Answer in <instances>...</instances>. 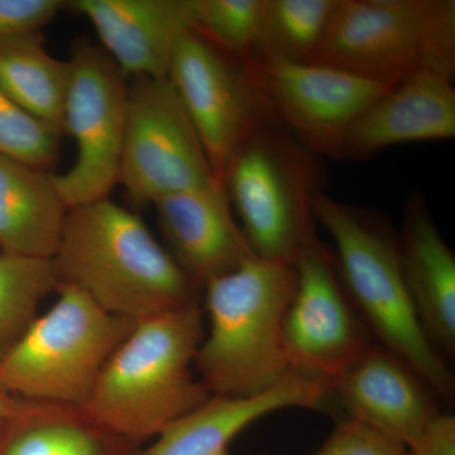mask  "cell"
I'll list each match as a JSON object with an SVG mask.
<instances>
[{"instance_id":"6da1fadb","label":"cell","mask_w":455,"mask_h":455,"mask_svg":"<svg viewBox=\"0 0 455 455\" xmlns=\"http://www.w3.org/2000/svg\"><path fill=\"white\" fill-rule=\"evenodd\" d=\"M52 262L60 283L133 322L199 304L203 291L145 221L110 199L70 209Z\"/></svg>"},{"instance_id":"7a4b0ae2","label":"cell","mask_w":455,"mask_h":455,"mask_svg":"<svg viewBox=\"0 0 455 455\" xmlns=\"http://www.w3.org/2000/svg\"><path fill=\"white\" fill-rule=\"evenodd\" d=\"M203 320L194 304L137 322L101 371L86 412L142 444L204 405L212 396L193 371Z\"/></svg>"},{"instance_id":"3957f363","label":"cell","mask_w":455,"mask_h":455,"mask_svg":"<svg viewBox=\"0 0 455 455\" xmlns=\"http://www.w3.org/2000/svg\"><path fill=\"white\" fill-rule=\"evenodd\" d=\"M295 289V266L257 256L204 286L209 333L196 368L212 397L257 396L292 373L283 324Z\"/></svg>"},{"instance_id":"277c9868","label":"cell","mask_w":455,"mask_h":455,"mask_svg":"<svg viewBox=\"0 0 455 455\" xmlns=\"http://www.w3.org/2000/svg\"><path fill=\"white\" fill-rule=\"evenodd\" d=\"M315 221L333 239L335 263L349 300L383 348L444 397L454 377L421 326L401 265L398 239L381 215L324 191L314 197Z\"/></svg>"},{"instance_id":"5b68a950","label":"cell","mask_w":455,"mask_h":455,"mask_svg":"<svg viewBox=\"0 0 455 455\" xmlns=\"http://www.w3.org/2000/svg\"><path fill=\"white\" fill-rule=\"evenodd\" d=\"M320 180L319 156L278 122L260 128L235 152L223 185L257 257L295 265L320 241L313 212Z\"/></svg>"},{"instance_id":"8992f818","label":"cell","mask_w":455,"mask_h":455,"mask_svg":"<svg viewBox=\"0 0 455 455\" xmlns=\"http://www.w3.org/2000/svg\"><path fill=\"white\" fill-rule=\"evenodd\" d=\"M59 299L0 359V382L23 400L85 406L101 371L137 322L60 283Z\"/></svg>"},{"instance_id":"52a82bcc","label":"cell","mask_w":455,"mask_h":455,"mask_svg":"<svg viewBox=\"0 0 455 455\" xmlns=\"http://www.w3.org/2000/svg\"><path fill=\"white\" fill-rule=\"evenodd\" d=\"M313 62L396 85L455 75L454 0H338Z\"/></svg>"},{"instance_id":"ba28073f","label":"cell","mask_w":455,"mask_h":455,"mask_svg":"<svg viewBox=\"0 0 455 455\" xmlns=\"http://www.w3.org/2000/svg\"><path fill=\"white\" fill-rule=\"evenodd\" d=\"M66 95L64 133L77 147V160L68 172L52 175L68 209L109 199L119 184L125 130L127 77L104 50L76 42Z\"/></svg>"},{"instance_id":"9c48e42d","label":"cell","mask_w":455,"mask_h":455,"mask_svg":"<svg viewBox=\"0 0 455 455\" xmlns=\"http://www.w3.org/2000/svg\"><path fill=\"white\" fill-rule=\"evenodd\" d=\"M196 128L214 178L256 132L277 122L245 60L227 55L187 31L167 74Z\"/></svg>"},{"instance_id":"30bf717a","label":"cell","mask_w":455,"mask_h":455,"mask_svg":"<svg viewBox=\"0 0 455 455\" xmlns=\"http://www.w3.org/2000/svg\"><path fill=\"white\" fill-rule=\"evenodd\" d=\"M214 181L196 128L169 80L136 77L128 94L119 184L134 203L154 204Z\"/></svg>"},{"instance_id":"8fae6325","label":"cell","mask_w":455,"mask_h":455,"mask_svg":"<svg viewBox=\"0 0 455 455\" xmlns=\"http://www.w3.org/2000/svg\"><path fill=\"white\" fill-rule=\"evenodd\" d=\"M245 61L276 121L319 157L340 160L350 127L394 86L315 62Z\"/></svg>"},{"instance_id":"7c38bea8","label":"cell","mask_w":455,"mask_h":455,"mask_svg":"<svg viewBox=\"0 0 455 455\" xmlns=\"http://www.w3.org/2000/svg\"><path fill=\"white\" fill-rule=\"evenodd\" d=\"M293 266L296 289L284 317V355L291 372L329 388L371 341L341 283L334 253L317 241Z\"/></svg>"},{"instance_id":"4fadbf2b","label":"cell","mask_w":455,"mask_h":455,"mask_svg":"<svg viewBox=\"0 0 455 455\" xmlns=\"http://www.w3.org/2000/svg\"><path fill=\"white\" fill-rule=\"evenodd\" d=\"M454 137V75L419 71L361 114L344 139L340 160H364L390 147Z\"/></svg>"},{"instance_id":"5bb4252c","label":"cell","mask_w":455,"mask_h":455,"mask_svg":"<svg viewBox=\"0 0 455 455\" xmlns=\"http://www.w3.org/2000/svg\"><path fill=\"white\" fill-rule=\"evenodd\" d=\"M154 204L170 253L200 289L256 256L220 182Z\"/></svg>"},{"instance_id":"9a60e30c","label":"cell","mask_w":455,"mask_h":455,"mask_svg":"<svg viewBox=\"0 0 455 455\" xmlns=\"http://www.w3.org/2000/svg\"><path fill=\"white\" fill-rule=\"evenodd\" d=\"M331 391L349 419L387 434L407 448L440 414L420 377L382 346L371 344L331 383Z\"/></svg>"},{"instance_id":"2e32d148","label":"cell","mask_w":455,"mask_h":455,"mask_svg":"<svg viewBox=\"0 0 455 455\" xmlns=\"http://www.w3.org/2000/svg\"><path fill=\"white\" fill-rule=\"evenodd\" d=\"M68 4L88 18L125 77L167 79L176 44L188 31L185 0H75Z\"/></svg>"},{"instance_id":"e0dca14e","label":"cell","mask_w":455,"mask_h":455,"mask_svg":"<svg viewBox=\"0 0 455 455\" xmlns=\"http://www.w3.org/2000/svg\"><path fill=\"white\" fill-rule=\"evenodd\" d=\"M328 397L322 382L292 372L276 387L253 397H211L156 436L142 455H221L232 440L263 416L290 407L320 409Z\"/></svg>"},{"instance_id":"ac0fdd59","label":"cell","mask_w":455,"mask_h":455,"mask_svg":"<svg viewBox=\"0 0 455 455\" xmlns=\"http://www.w3.org/2000/svg\"><path fill=\"white\" fill-rule=\"evenodd\" d=\"M401 265L421 326L440 355L455 352V256L420 193L407 199Z\"/></svg>"},{"instance_id":"d6986e66","label":"cell","mask_w":455,"mask_h":455,"mask_svg":"<svg viewBox=\"0 0 455 455\" xmlns=\"http://www.w3.org/2000/svg\"><path fill=\"white\" fill-rule=\"evenodd\" d=\"M84 407L17 398L0 427V455H142Z\"/></svg>"},{"instance_id":"ffe728a7","label":"cell","mask_w":455,"mask_h":455,"mask_svg":"<svg viewBox=\"0 0 455 455\" xmlns=\"http://www.w3.org/2000/svg\"><path fill=\"white\" fill-rule=\"evenodd\" d=\"M68 212L52 173L0 156V252L52 259Z\"/></svg>"},{"instance_id":"44dd1931","label":"cell","mask_w":455,"mask_h":455,"mask_svg":"<svg viewBox=\"0 0 455 455\" xmlns=\"http://www.w3.org/2000/svg\"><path fill=\"white\" fill-rule=\"evenodd\" d=\"M71 65L44 47L41 31L0 40V89L61 136Z\"/></svg>"},{"instance_id":"7402d4cb","label":"cell","mask_w":455,"mask_h":455,"mask_svg":"<svg viewBox=\"0 0 455 455\" xmlns=\"http://www.w3.org/2000/svg\"><path fill=\"white\" fill-rule=\"evenodd\" d=\"M337 4L338 0H265L253 57L313 62Z\"/></svg>"},{"instance_id":"603a6c76","label":"cell","mask_w":455,"mask_h":455,"mask_svg":"<svg viewBox=\"0 0 455 455\" xmlns=\"http://www.w3.org/2000/svg\"><path fill=\"white\" fill-rule=\"evenodd\" d=\"M52 259L0 252V359L37 317L41 301L59 289Z\"/></svg>"},{"instance_id":"cb8c5ba5","label":"cell","mask_w":455,"mask_h":455,"mask_svg":"<svg viewBox=\"0 0 455 455\" xmlns=\"http://www.w3.org/2000/svg\"><path fill=\"white\" fill-rule=\"evenodd\" d=\"M188 31L227 55H256L265 0H185Z\"/></svg>"},{"instance_id":"d4e9b609","label":"cell","mask_w":455,"mask_h":455,"mask_svg":"<svg viewBox=\"0 0 455 455\" xmlns=\"http://www.w3.org/2000/svg\"><path fill=\"white\" fill-rule=\"evenodd\" d=\"M60 137L0 89V156L47 171L59 158Z\"/></svg>"},{"instance_id":"484cf974","label":"cell","mask_w":455,"mask_h":455,"mask_svg":"<svg viewBox=\"0 0 455 455\" xmlns=\"http://www.w3.org/2000/svg\"><path fill=\"white\" fill-rule=\"evenodd\" d=\"M407 447L387 434L347 418L314 455H406Z\"/></svg>"},{"instance_id":"4316f807","label":"cell","mask_w":455,"mask_h":455,"mask_svg":"<svg viewBox=\"0 0 455 455\" xmlns=\"http://www.w3.org/2000/svg\"><path fill=\"white\" fill-rule=\"evenodd\" d=\"M65 4L59 0H0V40L41 31Z\"/></svg>"},{"instance_id":"83f0119b","label":"cell","mask_w":455,"mask_h":455,"mask_svg":"<svg viewBox=\"0 0 455 455\" xmlns=\"http://www.w3.org/2000/svg\"><path fill=\"white\" fill-rule=\"evenodd\" d=\"M406 455H455V419L449 414H439L431 421Z\"/></svg>"},{"instance_id":"f1b7e54d","label":"cell","mask_w":455,"mask_h":455,"mask_svg":"<svg viewBox=\"0 0 455 455\" xmlns=\"http://www.w3.org/2000/svg\"><path fill=\"white\" fill-rule=\"evenodd\" d=\"M17 397L12 396L0 382V427L16 405Z\"/></svg>"},{"instance_id":"f546056e","label":"cell","mask_w":455,"mask_h":455,"mask_svg":"<svg viewBox=\"0 0 455 455\" xmlns=\"http://www.w3.org/2000/svg\"><path fill=\"white\" fill-rule=\"evenodd\" d=\"M221 455H229V451H224V453H223V454H221Z\"/></svg>"}]
</instances>
